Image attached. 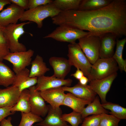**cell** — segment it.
I'll return each instance as SVG.
<instances>
[{"label":"cell","mask_w":126,"mask_h":126,"mask_svg":"<svg viewBox=\"0 0 126 126\" xmlns=\"http://www.w3.org/2000/svg\"><path fill=\"white\" fill-rule=\"evenodd\" d=\"M12 3L14 4L24 10L28 9L29 0H10Z\"/></svg>","instance_id":"36"},{"label":"cell","mask_w":126,"mask_h":126,"mask_svg":"<svg viewBox=\"0 0 126 126\" xmlns=\"http://www.w3.org/2000/svg\"><path fill=\"white\" fill-rule=\"evenodd\" d=\"M15 77L14 72L3 62L0 61V86L6 88L12 85Z\"/></svg>","instance_id":"24"},{"label":"cell","mask_w":126,"mask_h":126,"mask_svg":"<svg viewBox=\"0 0 126 126\" xmlns=\"http://www.w3.org/2000/svg\"><path fill=\"white\" fill-rule=\"evenodd\" d=\"M65 91L70 92L75 96L92 102L97 94L91 88L89 85H83L79 82L72 87H62Z\"/></svg>","instance_id":"18"},{"label":"cell","mask_w":126,"mask_h":126,"mask_svg":"<svg viewBox=\"0 0 126 126\" xmlns=\"http://www.w3.org/2000/svg\"><path fill=\"white\" fill-rule=\"evenodd\" d=\"M20 93L19 89L13 85L0 89V107L13 106L17 103Z\"/></svg>","instance_id":"17"},{"label":"cell","mask_w":126,"mask_h":126,"mask_svg":"<svg viewBox=\"0 0 126 126\" xmlns=\"http://www.w3.org/2000/svg\"><path fill=\"white\" fill-rule=\"evenodd\" d=\"M68 60L70 64L83 73L85 76L89 79L92 66L78 43H70L68 46Z\"/></svg>","instance_id":"5"},{"label":"cell","mask_w":126,"mask_h":126,"mask_svg":"<svg viewBox=\"0 0 126 126\" xmlns=\"http://www.w3.org/2000/svg\"><path fill=\"white\" fill-rule=\"evenodd\" d=\"M24 10L12 3L0 12V24L5 27L10 24L17 23Z\"/></svg>","instance_id":"13"},{"label":"cell","mask_w":126,"mask_h":126,"mask_svg":"<svg viewBox=\"0 0 126 126\" xmlns=\"http://www.w3.org/2000/svg\"><path fill=\"white\" fill-rule=\"evenodd\" d=\"M31 23L29 21L10 24L4 27V35L10 52L27 51L25 46L19 42V39L25 33L24 26Z\"/></svg>","instance_id":"3"},{"label":"cell","mask_w":126,"mask_h":126,"mask_svg":"<svg viewBox=\"0 0 126 126\" xmlns=\"http://www.w3.org/2000/svg\"><path fill=\"white\" fill-rule=\"evenodd\" d=\"M31 67L30 71L29 77H38L44 75L45 74L50 70L45 63L44 62L42 57L37 55L34 60L32 61Z\"/></svg>","instance_id":"21"},{"label":"cell","mask_w":126,"mask_h":126,"mask_svg":"<svg viewBox=\"0 0 126 126\" xmlns=\"http://www.w3.org/2000/svg\"><path fill=\"white\" fill-rule=\"evenodd\" d=\"M126 42V37L121 39H117L116 49L112 57L116 62L121 72H126V60H124L122 57L123 52Z\"/></svg>","instance_id":"25"},{"label":"cell","mask_w":126,"mask_h":126,"mask_svg":"<svg viewBox=\"0 0 126 126\" xmlns=\"http://www.w3.org/2000/svg\"><path fill=\"white\" fill-rule=\"evenodd\" d=\"M48 106V112L44 119L34 126H71L62 119V112L60 107L53 108L50 105Z\"/></svg>","instance_id":"16"},{"label":"cell","mask_w":126,"mask_h":126,"mask_svg":"<svg viewBox=\"0 0 126 126\" xmlns=\"http://www.w3.org/2000/svg\"><path fill=\"white\" fill-rule=\"evenodd\" d=\"M100 114L92 115L84 118L80 126H99Z\"/></svg>","instance_id":"33"},{"label":"cell","mask_w":126,"mask_h":126,"mask_svg":"<svg viewBox=\"0 0 126 126\" xmlns=\"http://www.w3.org/2000/svg\"><path fill=\"white\" fill-rule=\"evenodd\" d=\"M4 27L0 24V61L3 62L4 58L10 52L4 35Z\"/></svg>","instance_id":"32"},{"label":"cell","mask_w":126,"mask_h":126,"mask_svg":"<svg viewBox=\"0 0 126 126\" xmlns=\"http://www.w3.org/2000/svg\"><path fill=\"white\" fill-rule=\"evenodd\" d=\"M104 108L109 110V113L117 118L120 119H126V108L118 104L107 102L101 104Z\"/></svg>","instance_id":"28"},{"label":"cell","mask_w":126,"mask_h":126,"mask_svg":"<svg viewBox=\"0 0 126 126\" xmlns=\"http://www.w3.org/2000/svg\"><path fill=\"white\" fill-rule=\"evenodd\" d=\"M113 0H81L78 10L90 11L98 9L110 4Z\"/></svg>","instance_id":"26"},{"label":"cell","mask_w":126,"mask_h":126,"mask_svg":"<svg viewBox=\"0 0 126 126\" xmlns=\"http://www.w3.org/2000/svg\"><path fill=\"white\" fill-rule=\"evenodd\" d=\"M119 69L116 62L112 57L99 58L92 64L88 82L109 76L117 72Z\"/></svg>","instance_id":"6"},{"label":"cell","mask_w":126,"mask_h":126,"mask_svg":"<svg viewBox=\"0 0 126 126\" xmlns=\"http://www.w3.org/2000/svg\"><path fill=\"white\" fill-rule=\"evenodd\" d=\"M34 51L30 49L25 51L10 52L4 60L13 65V71L16 74L31 64Z\"/></svg>","instance_id":"8"},{"label":"cell","mask_w":126,"mask_h":126,"mask_svg":"<svg viewBox=\"0 0 126 126\" xmlns=\"http://www.w3.org/2000/svg\"><path fill=\"white\" fill-rule=\"evenodd\" d=\"M117 76L116 72L105 78L93 80L89 82V86L93 91L98 95L102 104L107 102L106 100L107 94Z\"/></svg>","instance_id":"9"},{"label":"cell","mask_w":126,"mask_h":126,"mask_svg":"<svg viewBox=\"0 0 126 126\" xmlns=\"http://www.w3.org/2000/svg\"><path fill=\"white\" fill-rule=\"evenodd\" d=\"M100 38L99 58L112 57L116 45L117 37L113 34L108 33L98 35Z\"/></svg>","instance_id":"12"},{"label":"cell","mask_w":126,"mask_h":126,"mask_svg":"<svg viewBox=\"0 0 126 126\" xmlns=\"http://www.w3.org/2000/svg\"><path fill=\"white\" fill-rule=\"evenodd\" d=\"M120 120L114 116L108 114H100V121L99 126H118Z\"/></svg>","instance_id":"31"},{"label":"cell","mask_w":126,"mask_h":126,"mask_svg":"<svg viewBox=\"0 0 126 126\" xmlns=\"http://www.w3.org/2000/svg\"><path fill=\"white\" fill-rule=\"evenodd\" d=\"M62 118L64 121L69 123L71 126H79L83 120L81 113L74 111L69 113L62 114Z\"/></svg>","instance_id":"30"},{"label":"cell","mask_w":126,"mask_h":126,"mask_svg":"<svg viewBox=\"0 0 126 126\" xmlns=\"http://www.w3.org/2000/svg\"><path fill=\"white\" fill-rule=\"evenodd\" d=\"M29 96V91L28 89H25L22 91L17 103L12 107L11 112H15L20 111L21 112L27 113L30 112Z\"/></svg>","instance_id":"22"},{"label":"cell","mask_w":126,"mask_h":126,"mask_svg":"<svg viewBox=\"0 0 126 126\" xmlns=\"http://www.w3.org/2000/svg\"><path fill=\"white\" fill-rule=\"evenodd\" d=\"M77 69L75 72L72 74L71 76H73L77 79L79 80L84 75L83 72L80 69Z\"/></svg>","instance_id":"37"},{"label":"cell","mask_w":126,"mask_h":126,"mask_svg":"<svg viewBox=\"0 0 126 126\" xmlns=\"http://www.w3.org/2000/svg\"><path fill=\"white\" fill-rule=\"evenodd\" d=\"M13 107V106H12ZM12 107H0V125L1 121L7 116L14 114L11 111Z\"/></svg>","instance_id":"35"},{"label":"cell","mask_w":126,"mask_h":126,"mask_svg":"<svg viewBox=\"0 0 126 126\" xmlns=\"http://www.w3.org/2000/svg\"><path fill=\"white\" fill-rule=\"evenodd\" d=\"M40 93L45 101L53 108L63 105L66 95L62 87L47 89L40 91Z\"/></svg>","instance_id":"14"},{"label":"cell","mask_w":126,"mask_h":126,"mask_svg":"<svg viewBox=\"0 0 126 126\" xmlns=\"http://www.w3.org/2000/svg\"><path fill=\"white\" fill-rule=\"evenodd\" d=\"M21 119L18 126H32L34 123L43 120L41 117L31 111L27 113L21 112Z\"/></svg>","instance_id":"29"},{"label":"cell","mask_w":126,"mask_h":126,"mask_svg":"<svg viewBox=\"0 0 126 126\" xmlns=\"http://www.w3.org/2000/svg\"><path fill=\"white\" fill-rule=\"evenodd\" d=\"M90 32H86L67 25L59 26L53 31L44 36V38H51L60 42L72 43L80 38L90 34Z\"/></svg>","instance_id":"4"},{"label":"cell","mask_w":126,"mask_h":126,"mask_svg":"<svg viewBox=\"0 0 126 126\" xmlns=\"http://www.w3.org/2000/svg\"><path fill=\"white\" fill-rule=\"evenodd\" d=\"M81 0H55L52 3L61 11L78 10Z\"/></svg>","instance_id":"27"},{"label":"cell","mask_w":126,"mask_h":126,"mask_svg":"<svg viewBox=\"0 0 126 126\" xmlns=\"http://www.w3.org/2000/svg\"><path fill=\"white\" fill-rule=\"evenodd\" d=\"M11 117H9L7 119H4L0 122V126H13L11 123Z\"/></svg>","instance_id":"38"},{"label":"cell","mask_w":126,"mask_h":126,"mask_svg":"<svg viewBox=\"0 0 126 126\" xmlns=\"http://www.w3.org/2000/svg\"><path fill=\"white\" fill-rule=\"evenodd\" d=\"M78 43L88 60L93 64L99 58L100 38L97 35L90 34L78 39Z\"/></svg>","instance_id":"7"},{"label":"cell","mask_w":126,"mask_h":126,"mask_svg":"<svg viewBox=\"0 0 126 126\" xmlns=\"http://www.w3.org/2000/svg\"><path fill=\"white\" fill-rule=\"evenodd\" d=\"M30 70L27 68L16 74L15 81L12 85L17 87L21 92L25 89L35 86L37 84L38 77H29Z\"/></svg>","instance_id":"19"},{"label":"cell","mask_w":126,"mask_h":126,"mask_svg":"<svg viewBox=\"0 0 126 126\" xmlns=\"http://www.w3.org/2000/svg\"><path fill=\"white\" fill-rule=\"evenodd\" d=\"M92 102L77 97L70 92L66 94L63 105L68 106L73 111L81 113L86 105Z\"/></svg>","instance_id":"20"},{"label":"cell","mask_w":126,"mask_h":126,"mask_svg":"<svg viewBox=\"0 0 126 126\" xmlns=\"http://www.w3.org/2000/svg\"><path fill=\"white\" fill-rule=\"evenodd\" d=\"M73 82L70 79H62L57 78L53 75L51 76L44 75L38 78L36 90L41 91L50 89L63 86L70 87Z\"/></svg>","instance_id":"11"},{"label":"cell","mask_w":126,"mask_h":126,"mask_svg":"<svg viewBox=\"0 0 126 126\" xmlns=\"http://www.w3.org/2000/svg\"><path fill=\"white\" fill-rule=\"evenodd\" d=\"M79 82L81 84L85 85L87 84L89 82L88 78L86 76H84L79 80Z\"/></svg>","instance_id":"40"},{"label":"cell","mask_w":126,"mask_h":126,"mask_svg":"<svg viewBox=\"0 0 126 126\" xmlns=\"http://www.w3.org/2000/svg\"><path fill=\"white\" fill-rule=\"evenodd\" d=\"M11 3L10 0H0V11L3 10L5 5Z\"/></svg>","instance_id":"39"},{"label":"cell","mask_w":126,"mask_h":126,"mask_svg":"<svg viewBox=\"0 0 126 126\" xmlns=\"http://www.w3.org/2000/svg\"><path fill=\"white\" fill-rule=\"evenodd\" d=\"M56 25H69L92 34L110 33L118 38L126 36V0H113L108 5L90 11H61L52 19Z\"/></svg>","instance_id":"1"},{"label":"cell","mask_w":126,"mask_h":126,"mask_svg":"<svg viewBox=\"0 0 126 126\" xmlns=\"http://www.w3.org/2000/svg\"><path fill=\"white\" fill-rule=\"evenodd\" d=\"M61 11L52 2L24 11L19 20L34 22L37 24L38 28H40L42 26L43 21L45 19L48 17L52 18Z\"/></svg>","instance_id":"2"},{"label":"cell","mask_w":126,"mask_h":126,"mask_svg":"<svg viewBox=\"0 0 126 126\" xmlns=\"http://www.w3.org/2000/svg\"><path fill=\"white\" fill-rule=\"evenodd\" d=\"M108 111L102 107L99 97L97 96L92 102L85 107L80 113L83 120L89 115L101 114L104 113L108 114Z\"/></svg>","instance_id":"23"},{"label":"cell","mask_w":126,"mask_h":126,"mask_svg":"<svg viewBox=\"0 0 126 126\" xmlns=\"http://www.w3.org/2000/svg\"><path fill=\"white\" fill-rule=\"evenodd\" d=\"M28 89L29 91L31 112L39 116H45L48 112V106L46 104L40 92L36 90L35 86L30 87Z\"/></svg>","instance_id":"10"},{"label":"cell","mask_w":126,"mask_h":126,"mask_svg":"<svg viewBox=\"0 0 126 126\" xmlns=\"http://www.w3.org/2000/svg\"><path fill=\"white\" fill-rule=\"evenodd\" d=\"M53 1L51 0H29L28 9L51 3Z\"/></svg>","instance_id":"34"},{"label":"cell","mask_w":126,"mask_h":126,"mask_svg":"<svg viewBox=\"0 0 126 126\" xmlns=\"http://www.w3.org/2000/svg\"><path fill=\"white\" fill-rule=\"evenodd\" d=\"M49 61L53 70V75L57 78L65 79L72 66L68 59L63 57L53 56L50 58Z\"/></svg>","instance_id":"15"}]
</instances>
